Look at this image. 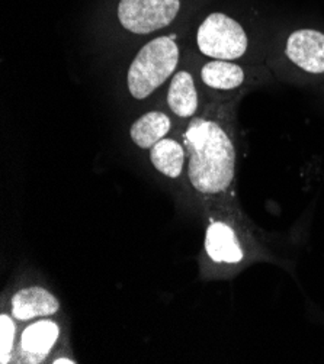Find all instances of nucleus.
Instances as JSON below:
<instances>
[{
  "mask_svg": "<svg viewBox=\"0 0 324 364\" xmlns=\"http://www.w3.org/2000/svg\"><path fill=\"white\" fill-rule=\"evenodd\" d=\"M184 139L192 188L205 196L229 192L236 176V149L227 131L219 122L195 118L189 122Z\"/></svg>",
  "mask_w": 324,
  "mask_h": 364,
  "instance_id": "obj_1",
  "label": "nucleus"
},
{
  "mask_svg": "<svg viewBox=\"0 0 324 364\" xmlns=\"http://www.w3.org/2000/svg\"><path fill=\"white\" fill-rule=\"evenodd\" d=\"M179 48L170 36H159L144 46L132 60L127 85L134 99H146L160 87L176 70Z\"/></svg>",
  "mask_w": 324,
  "mask_h": 364,
  "instance_id": "obj_2",
  "label": "nucleus"
},
{
  "mask_svg": "<svg viewBox=\"0 0 324 364\" xmlns=\"http://www.w3.org/2000/svg\"><path fill=\"white\" fill-rule=\"evenodd\" d=\"M199 51L215 60H237L244 55L249 47V38L244 28L227 16L215 12L207 16L197 33Z\"/></svg>",
  "mask_w": 324,
  "mask_h": 364,
  "instance_id": "obj_3",
  "label": "nucleus"
},
{
  "mask_svg": "<svg viewBox=\"0 0 324 364\" xmlns=\"http://www.w3.org/2000/svg\"><path fill=\"white\" fill-rule=\"evenodd\" d=\"M181 0H120L118 19L130 32L146 35L173 22Z\"/></svg>",
  "mask_w": 324,
  "mask_h": 364,
  "instance_id": "obj_4",
  "label": "nucleus"
},
{
  "mask_svg": "<svg viewBox=\"0 0 324 364\" xmlns=\"http://www.w3.org/2000/svg\"><path fill=\"white\" fill-rule=\"evenodd\" d=\"M285 55L310 75H324V33L315 29L294 31L286 40Z\"/></svg>",
  "mask_w": 324,
  "mask_h": 364,
  "instance_id": "obj_5",
  "label": "nucleus"
},
{
  "mask_svg": "<svg viewBox=\"0 0 324 364\" xmlns=\"http://www.w3.org/2000/svg\"><path fill=\"white\" fill-rule=\"evenodd\" d=\"M205 251L215 263L239 264L244 259L241 241L231 225L215 221L205 232Z\"/></svg>",
  "mask_w": 324,
  "mask_h": 364,
  "instance_id": "obj_6",
  "label": "nucleus"
},
{
  "mask_svg": "<svg viewBox=\"0 0 324 364\" xmlns=\"http://www.w3.org/2000/svg\"><path fill=\"white\" fill-rule=\"evenodd\" d=\"M60 304L47 289L31 286L21 289L12 298V315L19 321H31L38 316L57 314Z\"/></svg>",
  "mask_w": 324,
  "mask_h": 364,
  "instance_id": "obj_7",
  "label": "nucleus"
},
{
  "mask_svg": "<svg viewBox=\"0 0 324 364\" xmlns=\"http://www.w3.org/2000/svg\"><path fill=\"white\" fill-rule=\"evenodd\" d=\"M58 325L53 321H38L23 330L21 337V354L26 363L43 361L58 338Z\"/></svg>",
  "mask_w": 324,
  "mask_h": 364,
  "instance_id": "obj_8",
  "label": "nucleus"
},
{
  "mask_svg": "<svg viewBox=\"0 0 324 364\" xmlns=\"http://www.w3.org/2000/svg\"><path fill=\"white\" fill-rule=\"evenodd\" d=\"M167 105L179 118H191L195 115L198 93L191 73L179 71L173 76L167 92Z\"/></svg>",
  "mask_w": 324,
  "mask_h": 364,
  "instance_id": "obj_9",
  "label": "nucleus"
},
{
  "mask_svg": "<svg viewBox=\"0 0 324 364\" xmlns=\"http://www.w3.org/2000/svg\"><path fill=\"white\" fill-rule=\"evenodd\" d=\"M170 118L159 111L144 114L130 129L132 142L142 150H150L155 144L163 139L170 131Z\"/></svg>",
  "mask_w": 324,
  "mask_h": 364,
  "instance_id": "obj_10",
  "label": "nucleus"
},
{
  "mask_svg": "<svg viewBox=\"0 0 324 364\" xmlns=\"http://www.w3.org/2000/svg\"><path fill=\"white\" fill-rule=\"evenodd\" d=\"M201 79L211 89L229 92L244 83V70L233 61L214 60L202 67Z\"/></svg>",
  "mask_w": 324,
  "mask_h": 364,
  "instance_id": "obj_11",
  "label": "nucleus"
},
{
  "mask_svg": "<svg viewBox=\"0 0 324 364\" xmlns=\"http://www.w3.org/2000/svg\"><path fill=\"white\" fill-rule=\"evenodd\" d=\"M187 151L176 139L163 138L150 149V161L153 167L166 177L181 176L185 164Z\"/></svg>",
  "mask_w": 324,
  "mask_h": 364,
  "instance_id": "obj_12",
  "label": "nucleus"
},
{
  "mask_svg": "<svg viewBox=\"0 0 324 364\" xmlns=\"http://www.w3.org/2000/svg\"><path fill=\"white\" fill-rule=\"evenodd\" d=\"M0 363L6 364L11 361L15 340V322L6 314L0 315Z\"/></svg>",
  "mask_w": 324,
  "mask_h": 364,
  "instance_id": "obj_13",
  "label": "nucleus"
},
{
  "mask_svg": "<svg viewBox=\"0 0 324 364\" xmlns=\"http://www.w3.org/2000/svg\"><path fill=\"white\" fill-rule=\"evenodd\" d=\"M60 363H67V364H75L76 361L70 360V358H56L54 360V364H60Z\"/></svg>",
  "mask_w": 324,
  "mask_h": 364,
  "instance_id": "obj_14",
  "label": "nucleus"
}]
</instances>
